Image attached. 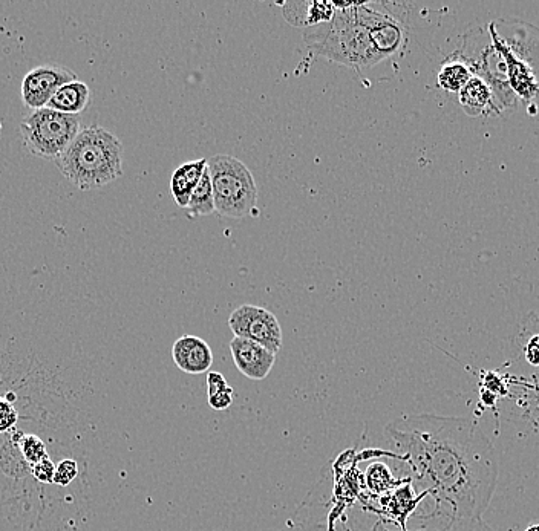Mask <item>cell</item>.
<instances>
[{"instance_id": "cell-1", "label": "cell", "mask_w": 539, "mask_h": 531, "mask_svg": "<svg viewBox=\"0 0 539 531\" xmlns=\"http://www.w3.org/2000/svg\"><path fill=\"white\" fill-rule=\"evenodd\" d=\"M396 457L405 463L426 510L460 519H483L497 489L500 463L474 420L405 415L386 426Z\"/></svg>"}, {"instance_id": "cell-2", "label": "cell", "mask_w": 539, "mask_h": 531, "mask_svg": "<svg viewBox=\"0 0 539 531\" xmlns=\"http://www.w3.org/2000/svg\"><path fill=\"white\" fill-rule=\"evenodd\" d=\"M56 164L72 186L102 189L123 175V144L108 129L91 124L80 131Z\"/></svg>"}, {"instance_id": "cell-3", "label": "cell", "mask_w": 539, "mask_h": 531, "mask_svg": "<svg viewBox=\"0 0 539 531\" xmlns=\"http://www.w3.org/2000/svg\"><path fill=\"white\" fill-rule=\"evenodd\" d=\"M215 210L221 216L241 219L252 215L258 202V186L249 167L230 155L207 160Z\"/></svg>"}, {"instance_id": "cell-4", "label": "cell", "mask_w": 539, "mask_h": 531, "mask_svg": "<svg viewBox=\"0 0 539 531\" xmlns=\"http://www.w3.org/2000/svg\"><path fill=\"white\" fill-rule=\"evenodd\" d=\"M79 115L43 108L31 111L20 123L23 146L34 157L56 163L82 131Z\"/></svg>"}, {"instance_id": "cell-5", "label": "cell", "mask_w": 539, "mask_h": 531, "mask_svg": "<svg viewBox=\"0 0 539 531\" xmlns=\"http://www.w3.org/2000/svg\"><path fill=\"white\" fill-rule=\"evenodd\" d=\"M229 326L235 337L258 343L273 354L282 348L284 336L278 317L265 308L242 305L230 314Z\"/></svg>"}, {"instance_id": "cell-6", "label": "cell", "mask_w": 539, "mask_h": 531, "mask_svg": "<svg viewBox=\"0 0 539 531\" xmlns=\"http://www.w3.org/2000/svg\"><path fill=\"white\" fill-rule=\"evenodd\" d=\"M77 74L65 66L43 65L31 69L22 80V101L31 111L48 106L49 100L66 83L74 82Z\"/></svg>"}, {"instance_id": "cell-7", "label": "cell", "mask_w": 539, "mask_h": 531, "mask_svg": "<svg viewBox=\"0 0 539 531\" xmlns=\"http://www.w3.org/2000/svg\"><path fill=\"white\" fill-rule=\"evenodd\" d=\"M337 522L339 515H334L321 481L281 531H354L348 524L339 527Z\"/></svg>"}, {"instance_id": "cell-8", "label": "cell", "mask_w": 539, "mask_h": 531, "mask_svg": "<svg viewBox=\"0 0 539 531\" xmlns=\"http://www.w3.org/2000/svg\"><path fill=\"white\" fill-rule=\"evenodd\" d=\"M363 531H495L483 519H460L452 516L437 515L434 512H415L406 522V530H400L396 524L379 521L373 527Z\"/></svg>"}, {"instance_id": "cell-9", "label": "cell", "mask_w": 539, "mask_h": 531, "mask_svg": "<svg viewBox=\"0 0 539 531\" xmlns=\"http://www.w3.org/2000/svg\"><path fill=\"white\" fill-rule=\"evenodd\" d=\"M230 352L236 369L255 382L265 380L275 368L276 354L250 340L233 337Z\"/></svg>"}, {"instance_id": "cell-10", "label": "cell", "mask_w": 539, "mask_h": 531, "mask_svg": "<svg viewBox=\"0 0 539 531\" xmlns=\"http://www.w3.org/2000/svg\"><path fill=\"white\" fill-rule=\"evenodd\" d=\"M172 359L180 371L200 375L212 368L213 352L201 337L183 336L172 346Z\"/></svg>"}, {"instance_id": "cell-11", "label": "cell", "mask_w": 539, "mask_h": 531, "mask_svg": "<svg viewBox=\"0 0 539 531\" xmlns=\"http://www.w3.org/2000/svg\"><path fill=\"white\" fill-rule=\"evenodd\" d=\"M206 170V158L189 161V163L181 164L178 169H175V172L172 173V178H170V193H172V198H174L178 207L186 209L193 190L200 183Z\"/></svg>"}, {"instance_id": "cell-12", "label": "cell", "mask_w": 539, "mask_h": 531, "mask_svg": "<svg viewBox=\"0 0 539 531\" xmlns=\"http://www.w3.org/2000/svg\"><path fill=\"white\" fill-rule=\"evenodd\" d=\"M89 103H91V89L86 83L74 80L63 85L49 100L46 108L62 114L79 115L86 111Z\"/></svg>"}, {"instance_id": "cell-13", "label": "cell", "mask_w": 539, "mask_h": 531, "mask_svg": "<svg viewBox=\"0 0 539 531\" xmlns=\"http://www.w3.org/2000/svg\"><path fill=\"white\" fill-rule=\"evenodd\" d=\"M458 95L461 108L469 117H480L487 114L490 108H494V92L478 75H472Z\"/></svg>"}, {"instance_id": "cell-14", "label": "cell", "mask_w": 539, "mask_h": 531, "mask_svg": "<svg viewBox=\"0 0 539 531\" xmlns=\"http://www.w3.org/2000/svg\"><path fill=\"white\" fill-rule=\"evenodd\" d=\"M471 66L461 60H446L437 75V83L443 91L458 92L471 80Z\"/></svg>"}, {"instance_id": "cell-15", "label": "cell", "mask_w": 539, "mask_h": 531, "mask_svg": "<svg viewBox=\"0 0 539 531\" xmlns=\"http://www.w3.org/2000/svg\"><path fill=\"white\" fill-rule=\"evenodd\" d=\"M186 212L190 218H200V216L212 215V213L216 212L209 169L204 172L200 183H198L196 189L193 190L189 204H187L186 207Z\"/></svg>"}, {"instance_id": "cell-16", "label": "cell", "mask_w": 539, "mask_h": 531, "mask_svg": "<svg viewBox=\"0 0 539 531\" xmlns=\"http://www.w3.org/2000/svg\"><path fill=\"white\" fill-rule=\"evenodd\" d=\"M233 389L227 385L226 378L219 372L207 374V398L209 406L215 411H226L233 403Z\"/></svg>"}, {"instance_id": "cell-17", "label": "cell", "mask_w": 539, "mask_h": 531, "mask_svg": "<svg viewBox=\"0 0 539 531\" xmlns=\"http://www.w3.org/2000/svg\"><path fill=\"white\" fill-rule=\"evenodd\" d=\"M77 463L72 460H65L56 467L54 472L53 483L59 484V486H68L69 483L74 481L77 476Z\"/></svg>"}, {"instance_id": "cell-18", "label": "cell", "mask_w": 539, "mask_h": 531, "mask_svg": "<svg viewBox=\"0 0 539 531\" xmlns=\"http://www.w3.org/2000/svg\"><path fill=\"white\" fill-rule=\"evenodd\" d=\"M23 452H25V457L28 458V461L34 463V466L39 464L40 461L45 460V458H48L46 457L45 446H43L42 441L34 437H28V441H25Z\"/></svg>"}, {"instance_id": "cell-19", "label": "cell", "mask_w": 539, "mask_h": 531, "mask_svg": "<svg viewBox=\"0 0 539 531\" xmlns=\"http://www.w3.org/2000/svg\"><path fill=\"white\" fill-rule=\"evenodd\" d=\"M526 362L533 368H539V333L532 334L523 346Z\"/></svg>"}, {"instance_id": "cell-20", "label": "cell", "mask_w": 539, "mask_h": 531, "mask_svg": "<svg viewBox=\"0 0 539 531\" xmlns=\"http://www.w3.org/2000/svg\"><path fill=\"white\" fill-rule=\"evenodd\" d=\"M54 472H56V467L49 461V458H45V460L40 461L39 464L34 466V475H36V478L39 479V481H42V483L53 481Z\"/></svg>"}, {"instance_id": "cell-21", "label": "cell", "mask_w": 539, "mask_h": 531, "mask_svg": "<svg viewBox=\"0 0 539 531\" xmlns=\"http://www.w3.org/2000/svg\"><path fill=\"white\" fill-rule=\"evenodd\" d=\"M524 531H539V524L529 525Z\"/></svg>"}]
</instances>
